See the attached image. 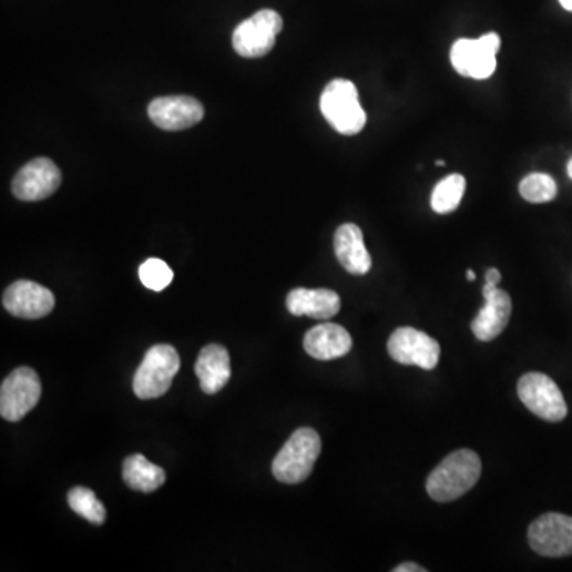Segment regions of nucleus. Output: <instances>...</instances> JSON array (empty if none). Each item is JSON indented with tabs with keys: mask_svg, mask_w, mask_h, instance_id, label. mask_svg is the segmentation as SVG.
<instances>
[{
	"mask_svg": "<svg viewBox=\"0 0 572 572\" xmlns=\"http://www.w3.org/2000/svg\"><path fill=\"white\" fill-rule=\"evenodd\" d=\"M395 572H427L425 568L418 566L417 563H402L395 568Z\"/></svg>",
	"mask_w": 572,
	"mask_h": 572,
	"instance_id": "b1692460",
	"label": "nucleus"
},
{
	"mask_svg": "<svg viewBox=\"0 0 572 572\" xmlns=\"http://www.w3.org/2000/svg\"><path fill=\"white\" fill-rule=\"evenodd\" d=\"M501 282V273L498 269H494V267H491V269L487 270L486 274V284H493L498 285Z\"/></svg>",
	"mask_w": 572,
	"mask_h": 572,
	"instance_id": "393cba45",
	"label": "nucleus"
},
{
	"mask_svg": "<svg viewBox=\"0 0 572 572\" xmlns=\"http://www.w3.org/2000/svg\"><path fill=\"white\" fill-rule=\"evenodd\" d=\"M466 178L461 174L447 175L431 194V208L439 215L452 214L463 201Z\"/></svg>",
	"mask_w": 572,
	"mask_h": 572,
	"instance_id": "aec40b11",
	"label": "nucleus"
},
{
	"mask_svg": "<svg viewBox=\"0 0 572 572\" xmlns=\"http://www.w3.org/2000/svg\"><path fill=\"white\" fill-rule=\"evenodd\" d=\"M321 452V439L311 428H299L285 442L273 461V474L278 482H304L314 471L315 461Z\"/></svg>",
	"mask_w": 572,
	"mask_h": 572,
	"instance_id": "f03ea898",
	"label": "nucleus"
},
{
	"mask_svg": "<svg viewBox=\"0 0 572 572\" xmlns=\"http://www.w3.org/2000/svg\"><path fill=\"white\" fill-rule=\"evenodd\" d=\"M286 307L295 317L307 315L315 320H329L340 310V298L333 289L296 288L286 296Z\"/></svg>",
	"mask_w": 572,
	"mask_h": 572,
	"instance_id": "f3484780",
	"label": "nucleus"
},
{
	"mask_svg": "<svg viewBox=\"0 0 572 572\" xmlns=\"http://www.w3.org/2000/svg\"><path fill=\"white\" fill-rule=\"evenodd\" d=\"M180 365L182 362L174 347L161 344L150 348L132 381L135 396L139 399H156L166 395Z\"/></svg>",
	"mask_w": 572,
	"mask_h": 572,
	"instance_id": "20e7f679",
	"label": "nucleus"
},
{
	"mask_svg": "<svg viewBox=\"0 0 572 572\" xmlns=\"http://www.w3.org/2000/svg\"><path fill=\"white\" fill-rule=\"evenodd\" d=\"M197 379L201 381V388L204 394L215 395L226 387L231 379V358L225 347L211 346L204 347L197 357L196 365Z\"/></svg>",
	"mask_w": 572,
	"mask_h": 572,
	"instance_id": "a211bd4d",
	"label": "nucleus"
},
{
	"mask_svg": "<svg viewBox=\"0 0 572 572\" xmlns=\"http://www.w3.org/2000/svg\"><path fill=\"white\" fill-rule=\"evenodd\" d=\"M568 177L572 180V157L570 160V163H568Z\"/></svg>",
	"mask_w": 572,
	"mask_h": 572,
	"instance_id": "cd10ccee",
	"label": "nucleus"
},
{
	"mask_svg": "<svg viewBox=\"0 0 572 572\" xmlns=\"http://www.w3.org/2000/svg\"><path fill=\"white\" fill-rule=\"evenodd\" d=\"M388 354L399 365L431 370L441 358V346L427 333L416 328H399L388 339Z\"/></svg>",
	"mask_w": 572,
	"mask_h": 572,
	"instance_id": "9d476101",
	"label": "nucleus"
},
{
	"mask_svg": "<svg viewBox=\"0 0 572 572\" xmlns=\"http://www.w3.org/2000/svg\"><path fill=\"white\" fill-rule=\"evenodd\" d=\"M54 295L45 286L31 280H18L3 293L2 304L13 317L37 320L54 309Z\"/></svg>",
	"mask_w": 572,
	"mask_h": 572,
	"instance_id": "f8f14e48",
	"label": "nucleus"
},
{
	"mask_svg": "<svg viewBox=\"0 0 572 572\" xmlns=\"http://www.w3.org/2000/svg\"><path fill=\"white\" fill-rule=\"evenodd\" d=\"M561 7L568 12H572V0H560Z\"/></svg>",
	"mask_w": 572,
	"mask_h": 572,
	"instance_id": "a878e982",
	"label": "nucleus"
},
{
	"mask_svg": "<svg viewBox=\"0 0 572 572\" xmlns=\"http://www.w3.org/2000/svg\"><path fill=\"white\" fill-rule=\"evenodd\" d=\"M334 253L337 262L348 274L365 275L372 267V258L366 248L362 231L354 223L337 227L334 234Z\"/></svg>",
	"mask_w": 572,
	"mask_h": 572,
	"instance_id": "dca6fc26",
	"label": "nucleus"
},
{
	"mask_svg": "<svg viewBox=\"0 0 572 572\" xmlns=\"http://www.w3.org/2000/svg\"><path fill=\"white\" fill-rule=\"evenodd\" d=\"M139 277L152 292H163L174 280V273L163 259L150 258L139 269Z\"/></svg>",
	"mask_w": 572,
	"mask_h": 572,
	"instance_id": "5701e85b",
	"label": "nucleus"
},
{
	"mask_svg": "<svg viewBox=\"0 0 572 572\" xmlns=\"http://www.w3.org/2000/svg\"><path fill=\"white\" fill-rule=\"evenodd\" d=\"M68 502L72 511L86 519L88 522L102 524L108 519V511H105L104 505L98 500L94 491L86 489V487H75V489L69 491Z\"/></svg>",
	"mask_w": 572,
	"mask_h": 572,
	"instance_id": "412c9836",
	"label": "nucleus"
},
{
	"mask_svg": "<svg viewBox=\"0 0 572 572\" xmlns=\"http://www.w3.org/2000/svg\"><path fill=\"white\" fill-rule=\"evenodd\" d=\"M519 396L528 410L552 423L568 416V406L559 385L542 372L524 374L519 381Z\"/></svg>",
	"mask_w": 572,
	"mask_h": 572,
	"instance_id": "6e6552de",
	"label": "nucleus"
},
{
	"mask_svg": "<svg viewBox=\"0 0 572 572\" xmlns=\"http://www.w3.org/2000/svg\"><path fill=\"white\" fill-rule=\"evenodd\" d=\"M354 347L350 333L344 326L336 323H323L315 326L304 337V350L311 358L320 361H331V359L346 357Z\"/></svg>",
	"mask_w": 572,
	"mask_h": 572,
	"instance_id": "2eb2a0df",
	"label": "nucleus"
},
{
	"mask_svg": "<svg viewBox=\"0 0 572 572\" xmlns=\"http://www.w3.org/2000/svg\"><path fill=\"white\" fill-rule=\"evenodd\" d=\"M528 541L534 552L549 559L572 555V517L544 513L531 523Z\"/></svg>",
	"mask_w": 572,
	"mask_h": 572,
	"instance_id": "1a4fd4ad",
	"label": "nucleus"
},
{
	"mask_svg": "<svg viewBox=\"0 0 572 572\" xmlns=\"http://www.w3.org/2000/svg\"><path fill=\"white\" fill-rule=\"evenodd\" d=\"M436 166H446V161H442V160L436 161Z\"/></svg>",
	"mask_w": 572,
	"mask_h": 572,
	"instance_id": "c85d7f7f",
	"label": "nucleus"
},
{
	"mask_svg": "<svg viewBox=\"0 0 572 572\" xmlns=\"http://www.w3.org/2000/svg\"><path fill=\"white\" fill-rule=\"evenodd\" d=\"M123 479L130 489L152 493L166 482V472L143 454H131L123 463Z\"/></svg>",
	"mask_w": 572,
	"mask_h": 572,
	"instance_id": "6ab92c4d",
	"label": "nucleus"
},
{
	"mask_svg": "<svg viewBox=\"0 0 572 572\" xmlns=\"http://www.w3.org/2000/svg\"><path fill=\"white\" fill-rule=\"evenodd\" d=\"M150 120L164 131H183L201 123L204 108L191 95H166L149 105Z\"/></svg>",
	"mask_w": 572,
	"mask_h": 572,
	"instance_id": "ddd939ff",
	"label": "nucleus"
},
{
	"mask_svg": "<svg viewBox=\"0 0 572 572\" xmlns=\"http://www.w3.org/2000/svg\"><path fill=\"white\" fill-rule=\"evenodd\" d=\"M482 461L479 454L469 449L457 450L436 466L429 474L427 490L429 497L438 502L458 500L479 482Z\"/></svg>",
	"mask_w": 572,
	"mask_h": 572,
	"instance_id": "f257e3e1",
	"label": "nucleus"
},
{
	"mask_svg": "<svg viewBox=\"0 0 572 572\" xmlns=\"http://www.w3.org/2000/svg\"><path fill=\"white\" fill-rule=\"evenodd\" d=\"M42 396V384L34 369L18 368L0 387V416L7 421L23 420Z\"/></svg>",
	"mask_w": 572,
	"mask_h": 572,
	"instance_id": "0eeeda50",
	"label": "nucleus"
},
{
	"mask_svg": "<svg viewBox=\"0 0 572 572\" xmlns=\"http://www.w3.org/2000/svg\"><path fill=\"white\" fill-rule=\"evenodd\" d=\"M466 277H468V280H469V282H474V280H476V274H474V270L469 269V270H468V273H466Z\"/></svg>",
	"mask_w": 572,
	"mask_h": 572,
	"instance_id": "bb28decb",
	"label": "nucleus"
},
{
	"mask_svg": "<svg viewBox=\"0 0 572 572\" xmlns=\"http://www.w3.org/2000/svg\"><path fill=\"white\" fill-rule=\"evenodd\" d=\"M483 298H486V306L476 315L471 329L477 339L490 343L504 331L511 320L512 299L509 293L493 284L483 286Z\"/></svg>",
	"mask_w": 572,
	"mask_h": 572,
	"instance_id": "4468645a",
	"label": "nucleus"
},
{
	"mask_svg": "<svg viewBox=\"0 0 572 572\" xmlns=\"http://www.w3.org/2000/svg\"><path fill=\"white\" fill-rule=\"evenodd\" d=\"M320 110L334 131L343 135L359 134L365 130L368 121L365 109L359 102L357 86L346 79L333 80L323 90Z\"/></svg>",
	"mask_w": 572,
	"mask_h": 572,
	"instance_id": "7ed1b4c3",
	"label": "nucleus"
},
{
	"mask_svg": "<svg viewBox=\"0 0 572 572\" xmlns=\"http://www.w3.org/2000/svg\"><path fill=\"white\" fill-rule=\"evenodd\" d=\"M61 171L48 157H35L14 175V197L24 203H35L50 197L61 185Z\"/></svg>",
	"mask_w": 572,
	"mask_h": 572,
	"instance_id": "9b49d317",
	"label": "nucleus"
},
{
	"mask_svg": "<svg viewBox=\"0 0 572 572\" xmlns=\"http://www.w3.org/2000/svg\"><path fill=\"white\" fill-rule=\"evenodd\" d=\"M501 37L489 32L479 39H458L450 50V62L461 76L487 80L497 71V54Z\"/></svg>",
	"mask_w": 572,
	"mask_h": 572,
	"instance_id": "39448f33",
	"label": "nucleus"
},
{
	"mask_svg": "<svg viewBox=\"0 0 572 572\" xmlns=\"http://www.w3.org/2000/svg\"><path fill=\"white\" fill-rule=\"evenodd\" d=\"M284 20L274 10H259L234 29L233 47L242 58H263L275 47Z\"/></svg>",
	"mask_w": 572,
	"mask_h": 572,
	"instance_id": "423d86ee",
	"label": "nucleus"
},
{
	"mask_svg": "<svg viewBox=\"0 0 572 572\" xmlns=\"http://www.w3.org/2000/svg\"><path fill=\"white\" fill-rule=\"evenodd\" d=\"M520 196L531 204H545L555 200L559 185L549 174L533 172L527 175L519 185Z\"/></svg>",
	"mask_w": 572,
	"mask_h": 572,
	"instance_id": "4be33fe9",
	"label": "nucleus"
}]
</instances>
